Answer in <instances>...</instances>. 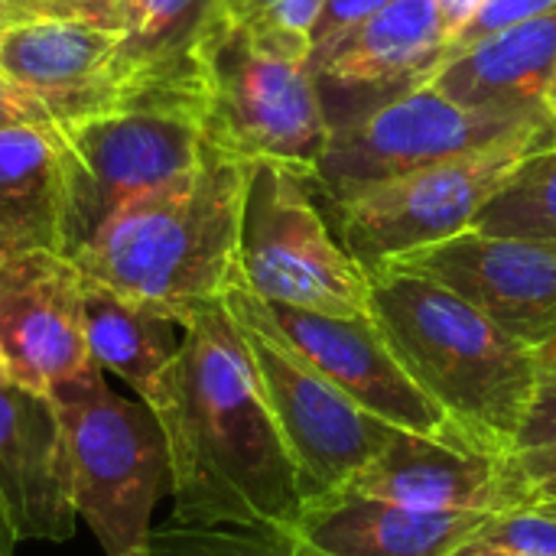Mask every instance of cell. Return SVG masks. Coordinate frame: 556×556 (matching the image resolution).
Here are the masks:
<instances>
[{
  "mask_svg": "<svg viewBox=\"0 0 556 556\" xmlns=\"http://www.w3.org/2000/svg\"><path fill=\"white\" fill-rule=\"evenodd\" d=\"M62 127L0 130V261L29 248L62 251Z\"/></svg>",
  "mask_w": 556,
  "mask_h": 556,
  "instance_id": "7402d4cb",
  "label": "cell"
},
{
  "mask_svg": "<svg viewBox=\"0 0 556 556\" xmlns=\"http://www.w3.org/2000/svg\"><path fill=\"white\" fill-rule=\"evenodd\" d=\"M248 163L205 150L169 186L121 208L72 261L101 283L173 323L225 300L241 277L238 241Z\"/></svg>",
  "mask_w": 556,
  "mask_h": 556,
  "instance_id": "7a4b0ae2",
  "label": "cell"
},
{
  "mask_svg": "<svg viewBox=\"0 0 556 556\" xmlns=\"http://www.w3.org/2000/svg\"><path fill=\"white\" fill-rule=\"evenodd\" d=\"M117 3H121V0H114V10H117Z\"/></svg>",
  "mask_w": 556,
  "mask_h": 556,
  "instance_id": "ab89813d",
  "label": "cell"
},
{
  "mask_svg": "<svg viewBox=\"0 0 556 556\" xmlns=\"http://www.w3.org/2000/svg\"><path fill=\"white\" fill-rule=\"evenodd\" d=\"M371 319L443 414L515 450L538 391V355L456 290L407 267H375Z\"/></svg>",
  "mask_w": 556,
  "mask_h": 556,
  "instance_id": "3957f363",
  "label": "cell"
},
{
  "mask_svg": "<svg viewBox=\"0 0 556 556\" xmlns=\"http://www.w3.org/2000/svg\"><path fill=\"white\" fill-rule=\"evenodd\" d=\"M515 463L528 485V505L556 511V446L538 453H515Z\"/></svg>",
  "mask_w": 556,
  "mask_h": 556,
  "instance_id": "4dcf8cb0",
  "label": "cell"
},
{
  "mask_svg": "<svg viewBox=\"0 0 556 556\" xmlns=\"http://www.w3.org/2000/svg\"><path fill=\"white\" fill-rule=\"evenodd\" d=\"M349 489L417 511L505 515L528 505L515 450L456 420L437 433L394 430Z\"/></svg>",
  "mask_w": 556,
  "mask_h": 556,
  "instance_id": "8fae6325",
  "label": "cell"
},
{
  "mask_svg": "<svg viewBox=\"0 0 556 556\" xmlns=\"http://www.w3.org/2000/svg\"><path fill=\"white\" fill-rule=\"evenodd\" d=\"M264 306L287 345L371 417L407 433H437L450 424L443 407L407 375L371 316L345 319L274 303Z\"/></svg>",
  "mask_w": 556,
  "mask_h": 556,
  "instance_id": "5bb4252c",
  "label": "cell"
},
{
  "mask_svg": "<svg viewBox=\"0 0 556 556\" xmlns=\"http://www.w3.org/2000/svg\"><path fill=\"white\" fill-rule=\"evenodd\" d=\"M479 538L521 556H556V511L525 505L505 515H492Z\"/></svg>",
  "mask_w": 556,
  "mask_h": 556,
  "instance_id": "484cf974",
  "label": "cell"
},
{
  "mask_svg": "<svg viewBox=\"0 0 556 556\" xmlns=\"http://www.w3.org/2000/svg\"><path fill=\"white\" fill-rule=\"evenodd\" d=\"M121 42V26L94 16H42L0 33V75L49 101L62 124L104 111V72Z\"/></svg>",
  "mask_w": 556,
  "mask_h": 556,
  "instance_id": "ffe728a7",
  "label": "cell"
},
{
  "mask_svg": "<svg viewBox=\"0 0 556 556\" xmlns=\"http://www.w3.org/2000/svg\"><path fill=\"white\" fill-rule=\"evenodd\" d=\"M489 0H437V10H440V20H443V29L450 36V42L476 20V13L485 7ZM450 49V46H446Z\"/></svg>",
  "mask_w": 556,
  "mask_h": 556,
  "instance_id": "d6a6232c",
  "label": "cell"
},
{
  "mask_svg": "<svg viewBox=\"0 0 556 556\" xmlns=\"http://www.w3.org/2000/svg\"><path fill=\"white\" fill-rule=\"evenodd\" d=\"M554 72L556 10L446 55L430 75V85L456 104L482 114L554 124Z\"/></svg>",
  "mask_w": 556,
  "mask_h": 556,
  "instance_id": "d6986e66",
  "label": "cell"
},
{
  "mask_svg": "<svg viewBox=\"0 0 556 556\" xmlns=\"http://www.w3.org/2000/svg\"><path fill=\"white\" fill-rule=\"evenodd\" d=\"M538 127L556 130L554 124L508 121L463 108L424 81L401 98H391L332 127L313 186L319 195H332L349 186L391 179L453 156H466Z\"/></svg>",
  "mask_w": 556,
  "mask_h": 556,
  "instance_id": "30bf717a",
  "label": "cell"
},
{
  "mask_svg": "<svg viewBox=\"0 0 556 556\" xmlns=\"http://www.w3.org/2000/svg\"><path fill=\"white\" fill-rule=\"evenodd\" d=\"M156 417L169 446V525L290 531L303 492L225 300L182 323Z\"/></svg>",
  "mask_w": 556,
  "mask_h": 556,
  "instance_id": "6da1fadb",
  "label": "cell"
},
{
  "mask_svg": "<svg viewBox=\"0 0 556 556\" xmlns=\"http://www.w3.org/2000/svg\"><path fill=\"white\" fill-rule=\"evenodd\" d=\"M65 225L62 254L75 257L121 208L192 173L208 143L182 108H104L62 124Z\"/></svg>",
  "mask_w": 556,
  "mask_h": 556,
  "instance_id": "9c48e42d",
  "label": "cell"
},
{
  "mask_svg": "<svg viewBox=\"0 0 556 556\" xmlns=\"http://www.w3.org/2000/svg\"><path fill=\"white\" fill-rule=\"evenodd\" d=\"M192 114L215 153L309 179L332 137L309 62L261 49L228 13L202 49Z\"/></svg>",
  "mask_w": 556,
  "mask_h": 556,
  "instance_id": "5b68a950",
  "label": "cell"
},
{
  "mask_svg": "<svg viewBox=\"0 0 556 556\" xmlns=\"http://www.w3.org/2000/svg\"><path fill=\"white\" fill-rule=\"evenodd\" d=\"M0 556H3V551H0Z\"/></svg>",
  "mask_w": 556,
  "mask_h": 556,
  "instance_id": "60d3db41",
  "label": "cell"
},
{
  "mask_svg": "<svg viewBox=\"0 0 556 556\" xmlns=\"http://www.w3.org/2000/svg\"><path fill=\"white\" fill-rule=\"evenodd\" d=\"M68 456L72 502L104 556L147 551L153 508L169 492V446L160 417L117 394L91 365L49 394Z\"/></svg>",
  "mask_w": 556,
  "mask_h": 556,
  "instance_id": "277c9868",
  "label": "cell"
},
{
  "mask_svg": "<svg viewBox=\"0 0 556 556\" xmlns=\"http://www.w3.org/2000/svg\"><path fill=\"white\" fill-rule=\"evenodd\" d=\"M554 140L556 130L538 127L404 176L349 186L326 195L332 228L365 270L394 264L469 231L521 160Z\"/></svg>",
  "mask_w": 556,
  "mask_h": 556,
  "instance_id": "8992f818",
  "label": "cell"
},
{
  "mask_svg": "<svg viewBox=\"0 0 556 556\" xmlns=\"http://www.w3.org/2000/svg\"><path fill=\"white\" fill-rule=\"evenodd\" d=\"M394 267L456 290L534 355L556 349V241L469 228L394 261Z\"/></svg>",
  "mask_w": 556,
  "mask_h": 556,
  "instance_id": "4fadbf2b",
  "label": "cell"
},
{
  "mask_svg": "<svg viewBox=\"0 0 556 556\" xmlns=\"http://www.w3.org/2000/svg\"><path fill=\"white\" fill-rule=\"evenodd\" d=\"M0 85H10V81H3V75H0Z\"/></svg>",
  "mask_w": 556,
  "mask_h": 556,
  "instance_id": "f35d334b",
  "label": "cell"
},
{
  "mask_svg": "<svg viewBox=\"0 0 556 556\" xmlns=\"http://www.w3.org/2000/svg\"><path fill=\"white\" fill-rule=\"evenodd\" d=\"M391 0H326L319 23L313 29V52H309V68H316L336 46H342L365 20H371L381 7Z\"/></svg>",
  "mask_w": 556,
  "mask_h": 556,
  "instance_id": "83f0119b",
  "label": "cell"
},
{
  "mask_svg": "<svg viewBox=\"0 0 556 556\" xmlns=\"http://www.w3.org/2000/svg\"><path fill=\"white\" fill-rule=\"evenodd\" d=\"M326 0H225V13L261 49L309 62Z\"/></svg>",
  "mask_w": 556,
  "mask_h": 556,
  "instance_id": "cb8c5ba5",
  "label": "cell"
},
{
  "mask_svg": "<svg viewBox=\"0 0 556 556\" xmlns=\"http://www.w3.org/2000/svg\"><path fill=\"white\" fill-rule=\"evenodd\" d=\"M0 381H7V375H3V365H0Z\"/></svg>",
  "mask_w": 556,
  "mask_h": 556,
  "instance_id": "8d00e7d4",
  "label": "cell"
},
{
  "mask_svg": "<svg viewBox=\"0 0 556 556\" xmlns=\"http://www.w3.org/2000/svg\"><path fill=\"white\" fill-rule=\"evenodd\" d=\"M68 456L49 397L0 381V551L75 534Z\"/></svg>",
  "mask_w": 556,
  "mask_h": 556,
  "instance_id": "2e32d148",
  "label": "cell"
},
{
  "mask_svg": "<svg viewBox=\"0 0 556 556\" xmlns=\"http://www.w3.org/2000/svg\"><path fill=\"white\" fill-rule=\"evenodd\" d=\"M62 3H68L72 10H78V13H85V16L114 23V0H62Z\"/></svg>",
  "mask_w": 556,
  "mask_h": 556,
  "instance_id": "e575fe53",
  "label": "cell"
},
{
  "mask_svg": "<svg viewBox=\"0 0 556 556\" xmlns=\"http://www.w3.org/2000/svg\"><path fill=\"white\" fill-rule=\"evenodd\" d=\"M551 117L556 124V72H554V88H551Z\"/></svg>",
  "mask_w": 556,
  "mask_h": 556,
  "instance_id": "d590c367",
  "label": "cell"
},
{
  "mask_svg": "<svg viewBox=\"0 0 556 556\" xmlns=\"http://www.w3.org/2000/svg\"><path fill=\"white\" fill-rule=\"evenodd\" d=\"M222 16L225 0H121V42L104 72L108 108L160 104L192 114L202 49Z\"/></svg>",
  "mask_w": 556,
  "mask_h": 556,
  "instance_id": "e0dca14e",
  "label": "cell"
},
{
  "mask_svg": "<svg viewBox=\"0 0 556 556\" xmlns=\"http://www.w3.org/2000/svg\"><path fill=\"white\" fill-rule=\"evenodd\" d=\"M450 556H521L515 554V551H508V547H498V544H492V541H485V538H472V541H466V544H459L456 551Z\"/></svg>",
  "mask_w": 556,
  "mask_h": 556,
  "instance_id": "836d02e7",
  "label": "cell"
},
{
  "mask_svg": "<svg viewBox=\"0 0 556 556\" xmlns=\"http://www.w3.org/2000/svg\"><path fill=\"white\" fill-rule=\"evenodd\" d=\"M127 556H147V551H137V554H127Z\"/></svg>",
  "mask_w": 556,
  "mask_h": 556,
  "instance_id": "74e56055",
  "label": "cell"
},
{
  "mask_svg": "<svg viewBox=\"0 0 556 556\" xmlns=\"http://www.w3.org/2000/svg\"><path fill=\"white\" fill-rule=\"evenodd\" d=\"M16 127H62V114L13 85H0V130H16Z\"/></svg>",
  "mask_w": 556,
  "mask_h": 556,
  "instance_id": "f546056e",
  "label": "cell"
},
{
  "mask_svg": "<svg viewBox=\"0 0 556 556\" xmlns=\"http://www.w3.org/2000/svg\"><path fill=\"white\" fill-rule=\"evenodd\" d=\"M554 10L556 0H489V3L476 13V20L450 42L446 55H453V52H459V49H466V46H472V42H479V39H485V36L505 33V29H511V26H518V23L547 16V13H554Z\"/></svg>",
  "mask_w": 556,
  "mask_h": 556,
  "instance_id": "f1b7e54d",
  "label": "cell"
},
{
  "mask_svg": "<svg viewBox=\"0 0 556 556\" xmlns=\"http://www.w3.org/2000/svg\"><path fill=\"white\" fill-rule=\"evenodd\" d=\"M147 556H300V551L287 531L166 525L150 534Z\"/></svg>",
  "mask_w": 556,
  "mask_h": 556,
  "instance_id": "d4e9b609",
  "label": "cell"
},
{
  "mask_svg": "<svg viewBox=\"0 0 556 556\" xmlns=\"http://www.w3.org/2000/svg\"><path fill=\"white\" fill-rule=\"evenodd\" d=\"M225 306L248 342L264 401L293 459L303 502L345 489L381 453L394 427L362 410L306 365L270 323L264 300L241 277L228 287Z\"/></svg>",
  "mask_w": 556,
  "mask_h": 556,
  "instance_id": "ba28073f",
  "label": "cell"
},
{
  "mask_svg": "<svg viewBox=\"0 0 556 556\" xmlns=\"http://www.w3.org/2000/svg\"><path fill=\"white\" fill-rule=\"evenodd\" d=\"M85 339L104 375L121 378L153 414L163 407L182 339L179 323L85 280Z\"/></svg>",
  "mask_w": 556,
  "mask_h": 556,
  "instance_id": "44dd1931",
  "label": "cell"
},
{
  "mask_svg": "<svg viewBox=\"0 0 556 556\" xmlns=\"http://www.w3.org/2000/svg\"><path fill=\"white\" fill-rule=\"evenodd\" d=\"M541 378L531 407L515 437V453H538L556 446V349L538 355Z\"/></svg>",
  "mask_w": 556,
  "mask_h": 556,
  "instance_id": "4316f807",
  "label": "cell"
},
{
  "mask_svg": "<svg viewBox=\"0 0 556 556\" xmlns=\"http://www.w3.org/2000/svg\"><path fill=\"white\" fill-rule=\"evenodd\" d=\"M489 518L479 511H417L345 485L303 502L287 534L300 556H450Z\"/></svg>",
  "mask_w": 556,
  "mask_h": 556,
  "instance_id": "ac0fdd59",
  "label": "cell"
},
{
  "mask_svg": "<svg viewBox=\"0 0 556 556\" xmlns=\"http://www.w3.org/2000/svg\"><path fill=\"white\" fill-rule=\"evenodd\" d=\"M78 10H72L62 0H0V33L29 23V20H42V16H75ZM85 16V13H78Z\"/></svg>",
  "mask_w": 556,
  "mask_h": 556,
  "instance_id": "1f68e13d",
  "label": "cell"
},
{
  "mask_svg": "<svg viewBox=\"0 0 556 556\" xmlns=\"http://www.w3.org/2000/svg\"><path fill=\"white\" fill-rule=\"evenodd\" d=\"M446 46L437 0H391L381 7L313 68L329 127L430 81L446 59Z\"/></svg>",
  "mask_w": 556,
  "mask_h": 556,
  "instance_id": "9a60e30c",
  "label": "cell"
},
{
  "mask_svg": "<svg viewBox=\"0 0 556 556\" xmlns=\"http://www.w3.org/2000/svg\"><path fill=\"white\" fill-rule=\"evenodd\" d=\"M0 365L10 384L49 397L94 362L85 339V277L52 248L0 261Z\"/></svg>",
  "mask_w": 556,
  "mask_h": 556,
  "instance_id": "7c38bea8",
  "label": "cell"
},
{
  "mask_svg": "<svg viewBox=\"0 0 556 556\" xmlns=\"http://www.w3.org/2000/svg\"><path fill=\"white\" fill-rule=\"evenodd\" d=\"M472 231L556 241V140L521 160L502 192L479 212Z\"/></svg>",
  "mask_w": 556,
  "mask_h": 556,
  "instance_id": "603a6c76",
  "label": "cell"
},
{
  "mask_svg": "<svg viewBox=\"0 0 556 556\" xmlns=\"http://www.w3.org/2000/svg\"><path fill=\"white\" fill-rule=\"evenodd\" d=\"M238 267L244 287L264 303L345 319L371 316L368 270L323 218L313 179L296 169L251 166Z\"/></svg>",
  "mask_w": 556,
  "mask_h": 556,
  "instance_id": "52a82bcc",
  "label": "cell"
}]
</instances>
